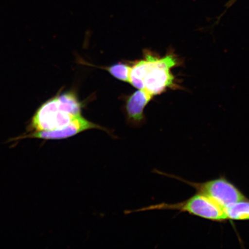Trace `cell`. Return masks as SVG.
<instances>
[{"mask_svg":"<svg viewBox=\"0 0 249 249\" xmlns=\"http://www.w3.org/2000/svg\"><path fill=\"white\" fill-rule=\"evenodd\" d=\"M82 107L74 92L61 93L40 106L31 119L29 131H52L63 128L81 115Z\"/></svg>","mask_w":249,"mask_h":249,"instance_id":"cell-1","label":"cell"},{"mask_svg":"<svg viewBox=\"0 0 249 249\" xmlns=\"http://www.w3.org/2000/svg\"><path fill=\"white\" fill-rule=\"evenodd\" d=\"M160 210H176L183 213H188L193 215L197 216L204 219L222 222L226 220L227 217L225 210L215 202L211 200L207 196L199 194L185 201L176 204L160 203L149 205L148 207L140 208L133 211H124V213L129 214L134 213Z\"/></svg>","mask_w":249,"mask_h":249,"instance_id":"cell-2","label":"cell"},{"mask_svg":"<svg viewBox=\"0 0 249 249\" xmlns=\"http://www.w3.org/2000/svg\"><path fill=\"white\" fill-rule=\"evenodd\" d=\"M145 55L149 60V67L143 80V89L154 96L166 91L167 89H176L175 76L171 73V70L178 64L176 55L170 54L160 58L148 54Z\"/></svg>","mask_w":249,"mask_h":249,"instance_id":"cell-3","label":"cell"},{"mask_svg":"<svg viewBox=\"0 0 249 249\" xmlns=\"http://www.w3.org/2000/svg\"><path fill=\"white\" fill-rule=\"evenodd\" d=\"M188 183L195 187L199 194L207 196L224 209L246 199L238 188L225 178H220L201 183Z\"/></svg>","mask_w":249,"mask_h":249,"instance_id":"cell-4","label":"cell"},{"mask_svg":"<svg viewBox=\"0 0 249 249\" xmlns=\"http://www.w3.org/2000/svg\"><path fill=\"white\" fill-rule=\"evenodd\" d=\"M97 129L107 132L105 127L86 119L82 115L77 116L63 128L52 131L31 132L29 135L20 137V139L35 138L43 140H61L71 138L86 130Z\"/></svg>","mask_w":249,"mask_h":249,"instance_id":"cell-5","label":"cell"},{"mask_svg":"<svg viewBox=\"0 0 249 249\" xmlns=\"http://www.w3.org/2000/svg\"><path fill=\"white\" fill-rule=\"evenodd\" d=\"M153 96L144 89H139L127 99L126 110L127 119L130 123L138 125L144 120V111Z\"/></svg>","mask_w":249,"mask_h":249,"instance_id":"cell-6","label":"cell"},{"mask_svg":"<svg viewBox=\"0 0 249 249\" xmlns=\"http://www.w3.org/2000/svg\"><path fill=\"white\" fill-rule=\"evenodd\" d=\"M227 219L235 220H249V201H239L225 208Z\"/></svg>","mask_w":249,"mask_h":249,"instance_id":"cell-7","label":"cell"},{"mask_svg":"<svg viewBox=\"0 0 249 249\" xmlns=\"http://www.w3.org/2000/svg\"><path fill=\"white\" fill-rule=\"evenodd\" d=\"M131 67L124 64H118L107 68V70L116 79L129 83L130 71Z\"/></svg>","mask_w":249,"mask_h":249,"instance_id":"cell-8","label":"cell"}]
</instances>
